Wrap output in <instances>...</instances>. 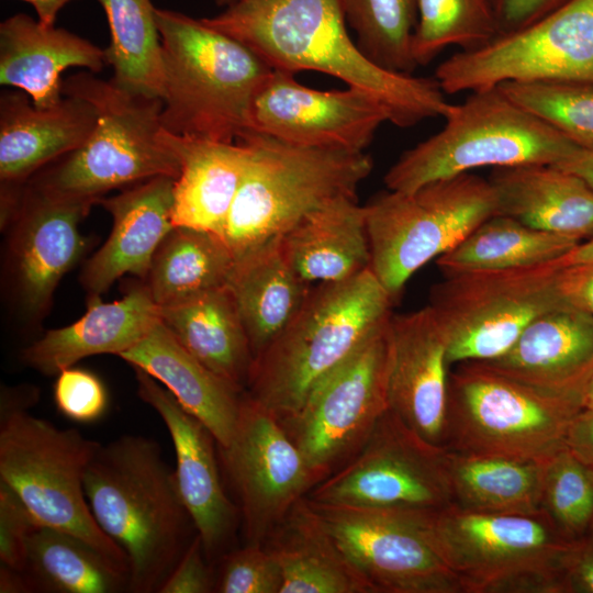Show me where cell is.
<instances>
[{"mask_svg": "<svg viewBox=\"0 0 593 593\" xmlns=\"http://www.w3.org/2000/svg\"><path fill=\"white\" fill-rule=\"evenodd\" d=\"M202 20L272 69L316 70L373 94L399 127L444 116L450 105L434 77L391 71L369 59L349 36L339 0H236Z\"/></svg>", "mask_w": 593, "mask_h": 593, "instance_id": "cell-1", "label": "cell"}, {"mask_svg": "<svg viewBox=\"0 0 593 593\" xmlns=\"http://www.w3.org/2000/svg\"><path fill=\"white\" fill-rule=\"evenodd\" d=\"M91 513L125 553L132 593H158L197 529L159 444L122 435L100 444L83 477Z\"/></svg>", "mask_w": 593, "mask_h": 593, "instance_id": "cell-2", "label": "cell"}, {"mask_svg": "<svg viewBox=\"0 0 593 593\" xmlns=\"http://www.w3.org/2000/svg\"><path fill=\"white\" fill-rule=\"evenodd\" d=\"M394 299L371 268L310 289L290 323L254 358L246 393L279 422L392 315Z\"/></svg>", "mask_w": 593, "mask_h": 593, "instance_id": "cell-3", "label": "cell"}, {"mask_svg": "<svg viewBox=\"0 0 593 593\" xmlns=\"http://www.w3.org/2000/svg\"><path fill=\"white\" fill-rule=\"evenodd\" d=\"M155 15L164 68V130L226 143L251 134L253 101L273 69L202 19L157 8Z\"/></svg>", "mask_w": 593, "mask_h": 593, "instance_id": "cell-4", "label": "cell"}, {"mask_svg": "<svg viewBox=\"0 0 593 593\" xmlns=\"http://www.w3.org/2000/svg\"><path fill=\"white\" fill-rule=\"evenodd\" d=\"M63 94L91 103L96 126L79 148L36 172L29 187L97 204L113 189L160 176L178 178L179 158L160 137V98L130 93L89 70L63 80Z\"/></svg>", "mask_w": 593, "mask_h": 593, "instance_id": "cell-5", "label": "cell"}, {"mask_svg": "<svg viewBox=\"0 0 593 593\" xmlns=\"http://www.w3.org/2000/svg\"><path fill=\"white\" fill-rule=\"evenodd\" d=\"M443 118L440 131L405 150L389 168L387 189L410 192L482 167L556 165L579 148L499 86L450 103Z\"/></svg>", "mask_w": 593, "mask_h": 593, "instance_id": "cell-6", "label": "cell"}, {"mask_svg": "<svg viewBox=\"0 0 593 593\" xmlns=\"http://www.w3.org/2000/svg\"><path fill=\"white\" fill-rule=\"evenodd\" d=\"M239 142L250 145L251 156L224 231L235 260L327 203L357 197L373 166L365 152L304 147L259 133Z\"/></svg>", "mask_w": 593, "mask_h": 593, "instance_id": "cell-7", "label": "cell"}, {"mask_svg": "<svg viewBox=\"0 0 593 593\" xmlns=\"http://www.w3.org/2000/svg\"><path fill=\"white\" fill-rule=\"evenodd\" d=\"M582 396L551 393L477 361L448 381L444 448L450 452L547 462L566 448Z\"/></svg>", "mask_w": 593, "mask_h": 593, "instance_id": "cell-8", "label": "cell"}, {"mask_svg": "<svg viewBox=\"0 0 593 593\" xmlns=\"http://www.w3.org/2000/svg\"><path fill=\"white\" fill-rule=\"evenodd\" d=\"M436 547L463 593H566L573 540L542 511L485 514L451 504L428 513Z\"/></svg>", "mask_w": 593, "mask_h": 593, "instance_id": "cell-9", "label": "cell"}, {"mask_svg": "<svg viewBox=\"0 0 593 593\" xmlns=\"http://www.w3.org/2000/svg\"><path fill=\"white\" fill-rule=\"evenodd\" d=\"M365 210L370 268L395 299L424 265L497 214V204L489 179L467 172L410 192L387 189Z\"/></svg>", "mask_w": 593, "mask_h": 593, "instance_id": "cell-10", "label": "cell"}, {"mask_svg": "<svg viewBox=\"0 0 593 593\" xmlns=\"http://www.w3.org/2000/svg\"><path fill=\"white\" fill-rule=\"evenodd\" d=\"M99 446L77 429L56 427L29 411L0 413V481L40 525L78 536L128 567L85 495L83 477Z\"/></svg>", "mask_w": 593, "mask_h": 593, "instance_id": "cell-11", "label": "cell"}, {"mask_svg": "<svg viewBox=\"0 0 593 593\" xmlns=\"http://www.w3.org/2000/svg\"><path fill=\"white\" fill-rule=\"evenodd\" d=\"M555 261L444 275L429 305L448 342L451 366L503 355L538 316L564 301Z\"/></svg>", "mask_w": 593, "mask_h": 593, "instance_id": "cell-12", "label": "cell"}, {"mask_svg": "<svg viewBox=\"0 0 593 593\" xmlns=\"http://www.w3.org/2000/svg\"><path fill=\"white\" fill-rule=\"evenodd\" d=\"M390 318L280 422L322 480L357 455L390 409Z\"/></svg>", "mask_w": 593, "mask_h": 593, "instance_id": "cell-13", "label": "cell"}, {"mask_svg": "<svg viewBox=\"0 0 593 593\" xmlns=\"http://www.w3.org/2000/svg\"><path fill=\"white\" fill-rule=\"evenodd\" d=\"M434 78L446 94L505 82H593V0H570L523 29L459 51Z\"/></svg>", "mask_w": 593, "mask_h": 593, "instance_id": "cell-14", "label": "cell"}, {"mask_svg": "<svg viewBox=\"0 0 593 593\" xmlns=\"http://www.w3.org/2000/svg\"><path fill=\"white\" fill-rule=\"evenodd\" d=\"M305 497L335 505L439 511L454 504L449 454L389 409L357 455Z\"/></svg>", "mask_w": 593, "mask_h": 593, "instance_id": "cell-15", "label": "cell"}, {"mask_svg": "<svg viewBox=\"0 0 593 593\" xmlns=\"http://www.w3.org/2000/svg\"><path fill=\"white\" fill-rule=\"evenodd\" d=\"M306 500L373 593H463L433 539L432 511Z\"/></svg>", "mask_w": 593, "mask_h": 593, "instance_id": "cell-16", "label": "cell"}, {"mask_svg": "<svg viewBox=\"0 0 593 593\" xmlns=\"http://www.w3.org/2000/svg\"><path fill=\"white\" fill-rule=\"evenodd\" d=\"M217 451L236 496L245 544L262 545L322 481L277 416L246 391L232 440Z\"/></svg>", "mask_w": 593, "mask_h": 593, "instance_id": "cell-17", "label": "cell"}, {"mask_svg": "<svg viewBox=\"0 0 593 593\" xmlns=\"http://www.w3.org/2000/svg\"><path fill=\"white\" fill-rule=\"evenodd\" d=\"M389 120L384 104L362 89H312L294 74L276 69L258 90L250 113L253 133L346 152H365Z\"/></svg>", "mask_w": 593, "mask_h": 593, "instance_id": "cell-18", "label": "cell"}, {"mask_svg": "<svg viewBox=\"0 0 593 593\" xmlns=\"http://www.w3.org/2000/svg\"><path fill=\"white\" fill-rule=\"evenodd\" d=\"M93 203L48 195L25 184L7 224L8 269L22 314L40 320L54 292L87 248L79 231Z\"/></svg>", "mask_w": 593, "mask_h": 593, "instance_id": "cell-19", "label": "cell"}, {"mask_svg": "<svg viewBox=\"0 0 593 593\" xmlns=\"http://www.w3.org/2000/svg\"><path fill=\"white\" fill-rule=\"evenodd\" d=\"M137 394L160 416L174 444L175 474L181 499L211 563L231 551L240 527L238 506L226 494L210 429L184 410L155 378L133 367Z\"/></svg>", "mask_w": 593, "mask_h": 593, "instance_id": "cell-20", "label": "cell"}, {"mask_svg": "<svg viewBox=\"0 0 593 593\" xmlns=\"http://www.w3.org/2000/svg\"><path fill=\"white\" fill-rule=\"evenodd\" d=\"M96 123L93 105L78 97L64 96L54 107L36 108L21 90L1 94V219L13 211L27 181L79 148Z\"/></svg>", "mask_w": 593, "mask_h": 593, "instance_id": "cell-21", "label": "cell"}, {"mask_svg": "<svg viewBox=\"0 0 593 593\" xmlns=\"http://www.w3.org/2000/svg\"><path fill=\"white\" fill-rule=\"evenodd\" d=\"M389 405L425 440L444 447L448 401V342L430 305L389 323Z\"/></svg>", "mask_w": 593, "mask_h": 593, "instance_id": "cell-22", "label": "cell"}, {"mask_svg": "<svg viewBox=\"0 0 593 593\" xmlns=\"http://www.w3.org/2000/svg\"><path fill=\"white\" fill-rule=\"evenodd\" d=\"M477 362L551 393L582 396L593 377V314L564 301L535 318L503 355Z\"/></svg>", "mask_w": 593, "mask_h": 593, "instance_id": "cell-23", "label": "cell"}, {"mask_svg": "<svg viewBox=\"0 0 593 593\" xmlns=\"http://www.w3.org/2000/svg\"><path fill=\"white\" fill-rule=\"evenodd\" d=\"M175 178L160 176L130 186L97 204L113 219L104 244L86 262L80 281L89 298L102 293L124 275L144 280L153 257L172 224Z\"/></svg>", "mask_w": 593, "mask_h": 593, "instance_id": "cell-24", "label": "cell"}, {"mask_svg": "<svg viewBox=\"0 0 593 593\" xmlns=\"http://www.w3.org/2000/svg\"><path fill=\"white\" fill-rule=\"evenodd\" d=\"M107 65L105 49L65 29L24 13L0 24V82L25 92L36 108L54 107L64 98L65 69L99 72Z\"/></svg>", "mask_w": 593, "mask_h": 593, "instance_id": "cell-25", "label": "cell"}, {"mask_svg": "<svg viewBox=\"0 0 593 593\" xmlns=\"http://www.w3.org/2000/svg\"><path fill=\"white\" fill-rule=\"evenodd\" d=\"M158 320L159 307L144 282L113 302L89 298L87 312L79 320L47 331L22 350L21 360L45 376H56L89 356H120L136 345Z\"/></svg>", "mask_w": 593, "mask_h": 593, "instance_id": "cell-26", "label": "cell"}, {"mask_svg": "<svg viewBox=\"0 0 593 593\" xmlns=\"http://www.w3.org/2000/svg\"><path fill=\"white\" fill-rule=\"evenodd\" d=\"M160 137L180 161L174 184V226L224 238L227 217L251 156L250 145L176 135L164 127Z\"/></svg>", "mask_w": 593, "mask_h": 593, "instance_id": "cell-27", "label": "cell"}, {"mask_svg": "<svg viewBox=\"0 0 593 593\" xmlns=\"http://www.w3.org/2000/svg\"><path fill=\"white\" fill-rule=\"evenodd\" d=\"M161 383L180 405L213 434L219 447L234 435L243 392L191 355L161 322L119 356Z\"/></svg>", "mask_w": 593, "mask_h": 593, "instance_id": "cell-28", "label": "cell"}, {"mask_svg": "<svg viewBox=\"0 0 593 593\" xmlns=\"http://www.w3.org/2000/svg\"><path fill=\"white\" fill-rule=\"evenodd\" d=\"M497 214L579 240L593 237V188L555 165L494 168Z\"/></svg>", "mask_w": 593, "mask_h": 593, "instance_id": "cell-29", "label": "cell"}, {"mask_svg": "<svg viewBox=\"0 0 593 593\" xmlns=\"http://www.w3.org/2000/svg\"><path fill=\"white\" fill-rule=\"evenodd\" d=\"M284 253L306 283L336 282L370 268L365 205L357 197L334 200L281 234Z\"/></svg>", "mask_w": 593, "mask_h": 593, "instance_id": "cell-30", "label": "cell"}, {"mask_svg": "<svg viewBox=\"0 0 593 593\" xmlns=\"http://www.w3.org/2000/svg\"><path fill=\"white\" fill-rule=\"evenodd\" d=\"M159 317L201 363L236 389L246 390L254 354L227 286L159 307Z\"/></svg>", "mask_w": 593, "mask_h": 593, "instance_id": "cell-31", "label": "cell"}, {"mask_svg": "<svg viewBox=\"0 0 593 593\" xmlns=\"http://www.w3.org/2000/svg\"><path fill=\"white\" fill-rule=\"evenodd\" d=\"M262 545L280 566V593H373L306 497L290 510Z\"/></svg>", "mask_w": 593, "mask_h": 593, "instance_id": "cell-32", "label": "cell"}, {"mask_svg": "<svg viewBox=\"0 0 593 593\" xmlns=\"http://www.w3.org/2000/svg\"><path fill=\"white\" fill-rule=\"evenodd\" d=\"M227 287L254 358L290 323L311 289L291 266L281 235L236 259Z\"/></svg>", "mask_w": 593, "mask_h": 593, "instance_id": "cell-33", "label": "cell"}, {"mask_svg": "<svg viewBox=\"0 0 593 593\" xmlns=\"http://www.w3.org/2000/svg\"><path fill=\"white\" fill-rule=\"evenodd\" d=\"M23 573L32 592H130V570L70 533L40 525L29 538Z\"/></svg>", "mask_w": 593, "mask_h": 593, "instance_id": "cell-34", "label": "cell"}, {"mask_svg": "<svg viewBox=\"0 0 593 593\" xmlns=\"http://www.w3.org/2000/svg\"><path fill=\"white\" fill-rule=\"evenodd\" d=\"M449 454L454 504L485 514L533 515L544 511L546 462Z\"/></svg>", "mask_w": 593, "mask_h": 593, "instance_id": "cell-35", "label": "cell"}, {"mask_svg": "<svg viewBox=\"0 0 593 593\" xmlns=\"http://www.w3.org/2000/svg\"><path fill=\"white\" fill-rule=\"evenodd\" d=\"M235 258L214 233L175 226L156 250L143 280L158 307L227 286Z\"/></svg>", "mask_w": 593, "mask_h": 593, "instance_id": "cell-36", "label": "cell"}, {"mask_svg": "<svg viewBox=\"0 0 593 593\" xmlns=\"http://www.w3.org/2000/svg\"><path fill=\"white\" fill-rule=\"evenodd\" d=\"M580 242L494 214L436 261L444 275L527 267L555 261Z\"/></svg>", "mask_w": 593, "mask_h": 593, "instance_id": "cell-37", "label": "cell"}, {"mask_svg": "<svg viewBox=\"0 0 593 593\" xmlns=\"http://www.w3.org/2000/svg\"><path fill=\"white\" fill-rule=\"evenodd\" d=\"M109 27L105 48L112 81L119 88L148 98L164 96V68L156 8L150 0H98Z\"/></svg>", "mask_w": 593, "mask_h": 593, "instance_id": "cell-38", "label": "cell"}, {"mask_svg": "<svg viewBox=\"0 0 593 593\" xmlns=\"http://www.w3.org/2000/svg\"><path fill=\"white\" fill-rule=\"evenodd\" d=\"M357 45L380 67L412 74L417 67L412 42L418 19V0H339Z\"/></svg>", "mask_w": 593, "mask_h": 593, "instance_id": "cell-39", "label": "cell"}, {"mask_svg": "<svg viewBox=\"0 0 593 593\" xmlns=\"http://www.w3.org/2000/svg\"><path fill=\"white\" fill-rule=\"evenodd\" d=\"M497 34L490 0H418L412 56L425 66L447 47L475 49Z\"/></svg>", "mask_w": 593, "mask_h": 593, "instance_id": "cell-40", "label": "cell"}, {"mask_svg": "<svg viewBox=\"0 0 593 593\" xmlns=\"http://www.w3.org/2000/svg\"><path fill=\"white\" fill-rule=\"evenodd\" d=\"M499 87L579 148L593 149V82H505Z\"/></svg>", "mask_w": 593, "mask_h": 593, "instance_id": "cell-41", "label": "cell"}, {"mask_svg": "<svg viewBox=\"0 0 593 593\" xmlns=\"http://www.w3.org/2000/svg\"><path fill=\"white\" fill-rule=\"evenodd\" d=\"M542 508L570 540L593 524V467L567 447L546 462Z\"/></svg>", "mask_w": 593, "mask_h": 593, "instance_id": "cell-42", "label": "cell"}, {"mask_svg": "<svg viewBox=\"0 0 593 593\" xmlns=\"http://www.w3.org/2000/svg\"><path fill=\"white\" fill-rule=\"evenodd\" d=\"M215 592L280 593L282 573L273 555L260 544H245L219 559Z\"/></svg>", "mask_w": 593, "mask_h": 593, "instance_id": "cell-43", "label": "cell"}, {"mask_svg": "<svg viewBox=\"0 0 593 593\" xmlns=\"http://www.w3.org/2000/svg\"><path fill=\"white\" fill-rule=\"evenodd\" d=\"M56 376L54 401L60 414L81 424L94 423L104 415L109 398L97 374L71 366Z\"/></svg>", "mask_w": 593, "mask_h": 593, "instance_id": "cell-44", "label": "cell"}, {"mask_svg": "<svg viewBox=\"0 0 593 593\" xmlns=\"http://www.w3.org/2000/svg\"><path fill=\"white\" fill-rule=\"evenodd\" d=\"M37 526L14 491L0 481V563L23 572L27 541Z\"/></svg>", "mask_w": 593, "mask_h": 593, "instance_id": "cell-45", "label": "cell"}, {"mask_svg": "<svg viewBox=\"0 0 593 593\" xmlns=\"http://www.w3.org/2000/svg\"><path fill=\"white\" fill-rule=\"evenodd\" d=\"M215 584L216 572L197 534L158 593H210L215 592Z\"/></svg>", "mask_w": 593, "mask_h": 593, "instance_id": "cell-46", "label": "cell"}, {"mask_svg": "<svg viewBox=\"0 0 593 593\" xmlns=\"http://www.w3.org/2000/svg\"><path fill=\"white\" fill-rule=\"evenodd\" d=\"M499 34L523 29L570 0H490ZM497 34V35H499Z\"/></svg>", "mask_w": 593, "mask_h": 593, "instance_id": "cell-47", "label": "cell"}, {"mask_svg": "<svg viewBox=\"0 0 593 593\" xmlns=\"http://www.w3.org/2000/svg\"><path fill=\"white\" fill-rule=\"evenodd\" d=\"M566 593H593V524L573 540L564 564Z\"/></svg>", "mask_w": 593, "mask_h": 593, "instance_id": "cell-48", "label": "cell"}, {"mask_svg": "<svg viewBox=\"0 0 593 593\" xmlns=\"http://www.w3.org/2000/svg\"><path fill=\"white\" fill-rule=\"evenodd\" d=\"M556 288L563 301L593 314V264L559 269Z\"/></svg>", "mask_w": 593, "mask_h": 593, "instance_id": "cell-49", "label": "cell"}, {"mask_svg": "<svg viewBox=\"0 0 593 593\" xmlns=\"http://www.w3.org/2000/svg\"><path fill=\"white\" fill-rule=\"evenodd\" d=\"M566 447L581 461L593 467V409H582L573 418Z\"/></svg>", "mask_w": 593, "mask_h": 593, "instance_id": "cell-50", "label": "cell"}, {"mask_svg": "<svg viewBox=\"0 0 593 593\" xmlns=\"http://www.w3.org/2000/svg\"><path fill=\"white\" fill-rule=\"evenodd\" d=\"M38 399V391L32 387H2L0 413L29 411Z\"/></svg>", "mask_w": 593, "mask_h": 593, "instance_id": "cell-51", "label": "cell"}, {"mask_svg": "<svg viewBox=\"0 0 593 593\" xmlns=\"http://www.w3.org/2000/svg\"><path fill=\"white\" fill-rule=\"evenodd\" d=\"M555 166L577 175L593 188V149L578 148Z\"/></svg>", "mask_w": 593, "mask_h": 593, "instance_id": "cell-52", "label": "cell"}, {"mask_svg": "<svg viewBox=\"0 0 593 593\" xmlns=\"http://www.w3.org/2000/svg\"><path fill=\"white\" fill-rule=\"evenodd\" d=\"M0 592L30 593L32 589L23 572L0 563Z\"/></svg>", "mask_w": 593, "mask_h": 593, "instance_id": "cell-53", "label": "cell"}, {"mask_svg": "<svg viewBox=\"0 0 593 593\" xmlns=\"http://www.w3.org/2000/svg\"><path fill=\"white\" fill-rule=\"evenodd\" d=\"M586 264H593V237L580 242L564 256L555 260L559 269Z\"/></svg>", "mask_w": 593, "mask_h": 593, "instance_id": "cell-54", "label": "cell"}, {"mask_svg": "<svg viewBox=\"0 0 593 593\" xmlns=\"http://www.w3.org/2000/svg\"><path fill=\"white\" fill-rule=\"evenodd\" d=\"M32 4L37 20L44 25H55L58 12L72 0H23Z\"/></svg>", "mask_w": 593, "mask_h": 593, "instance_id": "cell-55", "label": "cell"}, {"mask_svg": "<svg viewBox=\"0 0 593 593\" xmlns=\"http://www.w3.org/2000/svg\"><path fill=\"white\" fill-rule=\"evenodd\" d=\"M582 409H593V377L589 381L583 392Z\"/></svg>", "mask_w": 593, "mask_h": 593, "instance_id": "cell-56", "label": "cell"}, {"mask_svg": "<svg viewBox=\"0 0 593 593\" xmlns=\"http://www.w3.org/2000/svg\"><path fill=\"white\" fill-rule=\"evenodd\" d=\"M236 0H215L216 4L217 5H223V7H227L232 3H234Z\"/></svg>", "mask_w": 593, "mask_h": 593, "instance_id": "cell-57", "label": "cell"}]
</instances>
